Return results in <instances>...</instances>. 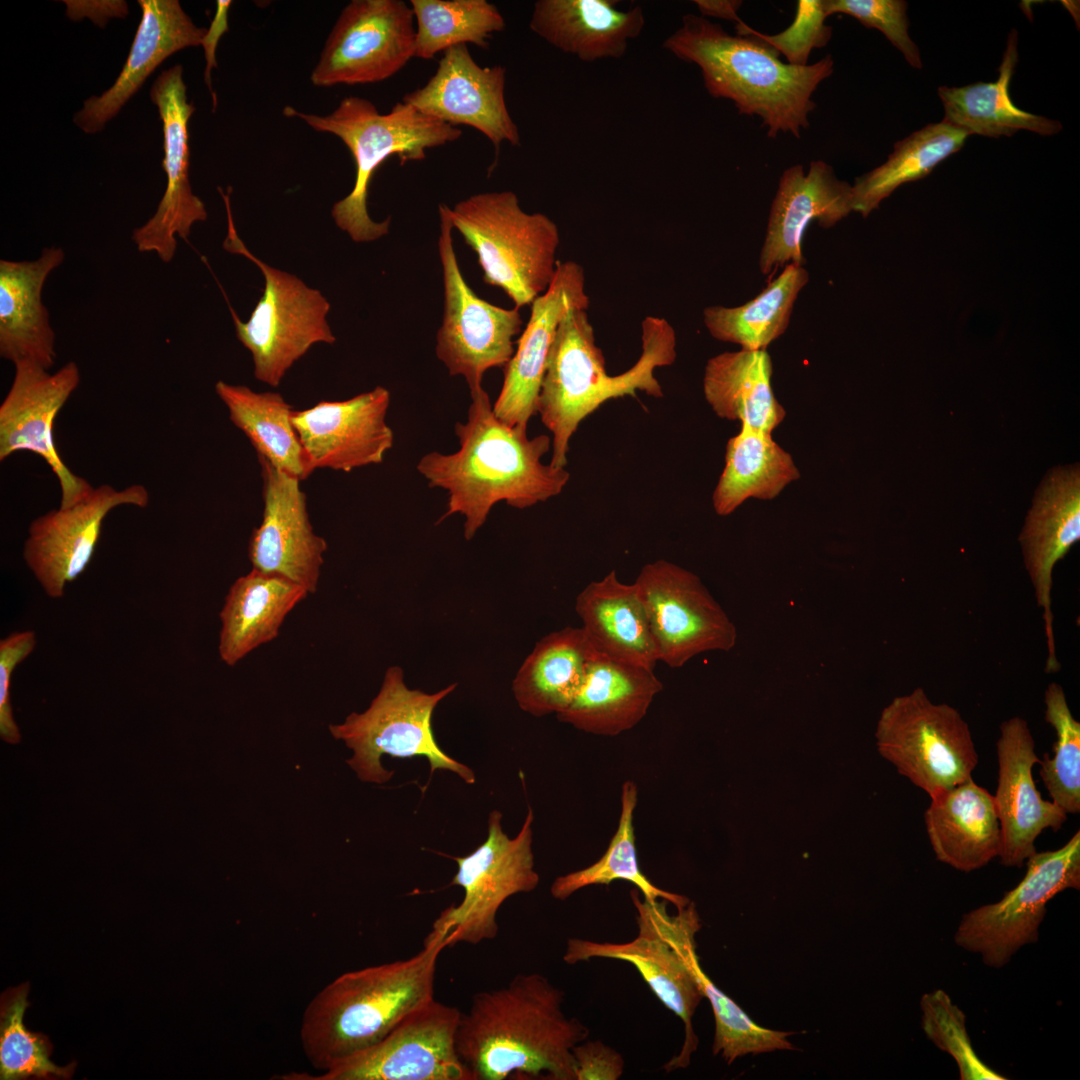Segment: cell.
Here are the masks:
<instances>
[{"mask_svg":"<svg viewBox=\"0 0 1080 1080\" xmlns=\"http://www.w3.org/2000/svg\"><path fill=\"white\" fill-rule=\"evenodd\" d=\"M470 396L467 420L454 427L459 449L427 453L416 466L429 487L447 492L439 522L454 514L464 516L466 540L475 536L497 503L525 509L559 495L570 479L565 468L542 462L551 449L548 435L530 438L527 428L501 421L483 387Z\"/></svg>","mask_w":1080,"mask_h":1080,"instance_id":"1","label":"cell"},{"mask_svg":"<svg viewBox=\"0 0 1080 1080\" xmlns=\"http://www.w3.org/2000/svg\"><path fill=\"white\" fill-rule=\"evenodd\" d=\"M564 992L539 974H518L476 993L455 1043L473 1080H576L572 1050L589 1029L563 1009Z\"/></svg>","mask_w":1080,"mask_h":1080,"instance_id":"2","label":"cell"},{"mask_svg":"<svg viewBox=\"0 0 1080 1080\" xmlns=\"http://www.w3.org/2000/svg\"><path fill=\"white\" fill-rule=\"evenodd\" d=\"M663 47L699 66L711 96L733 101L740 114L760 117L770 138L780 132L800 137L816 106L814 91L834 71L831 55L806 66L784 63L764 41L732 36L718 23L694 14L683 16Z\"/></svg>","mask_w":1080,"mask_h":1080,"instance_id":"3","label":"cell"},{"mask_svg":"<svg viewBox=\"0 0 1080 1080\" xmlns=\"http://www.w3.org/2000/svg\"><path fill=\"white\" fill-rule=\"evenodd\" d=\"M446 945L425 938L405 960L346 972L307 1005L300 1026L308 1061L327 1071L372 1047L411 1013L434 1000L437 960Z\"/></svg>","mask_w":1080,"mask_h":1080,"instance_id":"4","label":"cell"},{"mask_svg":"<svg viewBox=\"0 0 1080 1080\" xmlns=\"http://www.w3.org/2000/svg\"><path fill=\"white\" fill-rule=\"evenodd\" d=\"M642 352L625 372L609 375L595 343L587 309L572 306L563 315L552 344L537 403L543 425L551 432L550 464L565 468L571 437L580 423L608 400L635 396L637 391L661 398L657 368L676 359V334L664 318L647 316L641 324Z\"/></svg>","mask_w":1080,"mask_h":1080,"instance_id":"5","label":"cell"},{"mask_svg":"<svg viewBox=\"0 0 1080 1080\" xmlns=\"http://www.w3.org/2000/svg\"><path fill=\"white\" fill-rule=\"evenodd\" d=\"M283 113L303 120L317 132L337 136L351 152L356 167L354 186L333 205L331 215L338 228L355 242L374 241L389 232L390 218L376 222L367 209L370 181L387 158L397 156L401 165L420 161L428 149L462 136L460 128L429 117L403 101L386 114L379 113L368 99L357 96L343 98L327 115L304 113L290 106L284 107Z\"/></svg>","mask_w":1080,"mask_h":1080,"instance_id":"6","label":"cell"},{"mask_svg":"<svg viewBox=\"0 0 1080 1080\" xmlns=\"http://www.w3.org/2000/svg\"><path fill=\"white\" fill-rule=\"evenodd\" d=\"M636 909L638 932L624 943L567 940L563 960L574 965L592 958L616 959L633 965L661 1003L685 1025V1041L680 1053L664 1065L671 1072L689 1065L697 1048L692 1017L704 998L698 971L695 935L701 928L693 902L669 914L667 901L645 899L635 888L630 892Z\"/></svg>","mask_w":1080,"mask_h":1080,"instance_id":"7","label":"cell"},{"mask_svg":"<svg viewBox=\"0 0 1080 1080\" xmlns=\"http://www.w3.org/2000/svg\"><path fill=\"white\" fill-rule=\"evenodd\" d=\"M453 228L477 254L486 284L501 288L516 308L549 287L560 234L547 215L524 211L512 191L471 195L449 207Z\"/></svg>","mask_w":1080,"mask_h":1080,"instance_id":"8","label":"cell"},{"mask_svg":"<svg viewBox=\"0 0 1080 1080\" xmlns=\"http://www.w3.org/2000/svg\"><path fill=\"white\" fill-rule=\"evenodd\" d=\"M457 687L453 683L435 693L410 689L399 666H390L378 694L369 707L352 712L340 724L329 725L332 736L343 740L353 751L347 764L363 782L383 784L393 776L381 758L425 757L430 775L450 771L465 783L474 784L475 774L467 765L446 754L435 740L432 716L437 705Z\"/></svg>","mask_w":1080,"mask_h":1080,"instance_id":"9","label":"cell"},{"mask_svg":"<svg viewBox=\"0 0 1080 1080\" xmlns=\"http://www.w3.org/2000/svg\"><path fill=\"white\" fill-rule=\"evenodd\" d=\"M218 190L224 200L228 225L223 248L251 260L265 280L262 297L247 321H242L229 306L236 337L251 353L255 378L278 387L287 371L314 344L336 341L327 321L330 303L319 290L307 286L295 275L271 267L248 250L235 229L230 195Z\"/></svg>","mask_w":1080,"mask_h":1080,"instance_id":"10","label":"cell"},{"mask_svg":"<svg viewBox=\"0 0 1080 1080\" xmlns=\"http://www.w3.org/2000/svg\"><path fill=\"white\" fill-rule=\"evenodd\" d=\"M502 814L490 812L486 840L472 853L453 857L457 872L450 886L464 895L458 905L444 909L433 922L428 938L446 947L457 943L479 944L498 935L497 914L502 904L518 893L533 891L539 884L532 851L534 814L529 807L518 834L510 838L502 828Z\"/></svg>","mask_w":1080,"mask_h":1080,"instance_id":"11","label":"cell"},{"mask_svg":"<svg viewBox=\"0 0 1080 1080\" xmlns=\"http://www.w3.org/2000/svg\"><path fill=\"white\" fill-rule=\"evenodd\" d=\"M879 753L930 798L972 777L978 754L959 711L924 689L894 698L878 720Z\"/></svg>","mask_w":1080,"mask_h":1080,"instance_id":"12","label":"cell"},{"mask_svg":"<svg viewBox=\"0 0 1080 1080\" xmlns=\"http://www.w3.org/2000/svg\"><path fill=\"white\" fill-rule=\"evenodd\" d=\"M1026 861L1017 886L964 914L955 931V943L989 967L1005 966L1021 947L1037 942L1047 903L1066 889H1080L1079 830L1061 848L1035 852Z\"/></svg>","mask_w":1080,"mask_h":1080,"instance_id":"13","label":"cell"},{"mask_svg":"<svg viewBox=\"0 0 1080 1080\" xmlns=\"http://www.w3.org/2000/svg\"><path fill=\"white\" fill-rule=\"evenodd\" d=\"M438 252L442 266L444 313L436 355L451 376H462L470 391L482 387L486 371L505 367L515 352L523 320L518 308L505 309L480 297L466 283L453 246L449 206L440 204Z\"/></svg>","mask_w":1080,"mask_h":1080,"instance_id":"14","label":"cell"},{"mask_svg":"<svg viewBox=\"0 0 1080 1080\" xmlns=\"http://www.w3.org/2000/svg\"><path fill=\"white\" fill-rule=\"evenodd\" d=\"M412 8L403 0H352L329 33L310 81L317 87L371 84L415 57Z\"/></svg>","mask_w":1080,"mask_h":1080,"instance_id":"15","label":"cell"},{"mask_svg":"<svg viewBox=\"0 0 1080 1080\" xmlns=\"http://www.w3.org/2000/svg\"><path fill=\"white\" fill-rule=\"evenodd\" d=\"M634 584L658 661L679 668L703 652L735 646L734 623L696 574L661 559L644 565Z\"/></svg>","mask_w":1080,"mask_h":1080,"instance_id":"16","label":"cell"},{"mask_svg":"<svg viewBox=\"0 0 1080 1080\" xmlns=\"http://www.w3.org/2000/svg\"><path fill=\"white\" fill-rule=\"evenodd\" d=\"M461 1011L432 1000L372 1047L316 1077L318 1080H473L455 1043Z\"/></svg>","mask_w":1080,"mask_h":1080,"instance_id":"17","label":"cell"},{"mask_svg":"<svg viewBox=\"0 0 1080 1080\" xmlns=\"http://www.w3.org/2000/svg\"><path fill=\"white\" fill-rule=\"evenodd\" d=\"M150 99L162 121L166 188L153 216L133 230L131 239L139 252L155 253L169 263L176 252V237L186 240L192 226L208 217L204 202L190 184L188 125L195 107L187 99L182 65L160 72L151 86Z\"/></svg>","mask_w":1080,"mask_h":1080,"instance_id":"18","label":"cell"},{"mask_svg":"<svg viewBox=\"0 0 1080 1080\" xmlns=\"http://www.w3.org/2000/svg\"><path fill=\"white\" fill-rule=\"evenodd\" d=\"M79 383V367L73 361L54 373L20 363L0 405V460L17 451L40 456L58 479L61 508L84 500L94 489L65 465L54 441L55 418Z\"/></svg>","mask_w":1080,"mask_h":1080,"instance_id":"19","label":"cell"},{"mask_svg":"<svg viewBox=\"0 0 1080 1080\" xmlns=\"http://www.w3.org/2000/svg\"><path fill=\"white\" fill-rule=\"evenodd\" d=\"M148 490L140 484L117 490L104 484L77 504L51 510L28 528L23 558L47 596L64 595L65 586L87 567L108 513L121 505L145 508Z\"/></svg>","mask_w":1080,"mask_h":1080,"instance_id":"20","label":"cell"},{"mask_svg":"<svg viewBox=\"0 0 1080 1080\" xmlns=\"http://www.w3.org/2000/svg\"><path fill=\"white\" fill-rule=\"evenodd\" d=\"M505 84L503 66H480L463 44L445 50L433 76L402 101L451 126L473 127L498 151L503 142L520 145L519 129L506 105Z\"/></svg>","mask_w":1080,"mask_h":1080,"instance_id":"21","label":"cell"},{"mask_svg":"<svg viewBox=\"0 0 1080 1080\" xmlns=\"http://www.w3.org/2000/svg\"><path fill=\"white\" fill-rule=\"evenodd\" d=\"M390 392L382 386L342 401L294 410L292 422L310 468L351 472L383 462L394 434L386 421Z\"/></svg>","mask_w":1080,"mask_h":1080,"instance_id":"22","label":"cell"},{"mask_svg":"<svg viewBox=\"0 0 1080 1080\" xmlns=\"http://www.w3.org/2000/svg\"><path fill=\"white\" fill-rule=\"evenodd\" d=\"M258 460L263 514L249 541L252 569L284 576L314 594L318 590L327 542L314 532L301 480L261 458Z\"/></svg>","mask_w":1080,"mask_h":1080,"instance_id":"23","label":"cell"},{"mask_svg":"<svg viewBox=\"0 0 1080 1080\" xmlns=\"http://www.w3.org/2000/svg\"><path fill=\"white\" fill-rule=\"evenodd\" d=\"M589 303L583 267L574 261L558 262L549 287L531 303L529 321L504 367L503 384L493 405L501 421L528 427L537 413L541 383L559 323L570 307L588 309Z\"/></svg>","mask_w":1080,"mask_h":1080,"instance_id":"24","label":"cell"},{"mask_svg":"<svg viewBox=\"0 0 1080 1080\" xmlns=\"http://www.w3.org/2000/svg\"><path fill=\"white\" fill-rule=\"evenodd\" d=\"M998 783L994 804L1001 830L1000 863L1022 867L1035 852L1043 830H1059L1067 813L1037 790L1032 768L1039 764L1028 723L1018 716L1000 725L996 743Z\"/></svg>","mask_w":1080,"mask_h":1080,"instance_id":"25","label":"cell"},{"mask_svg":"<svg viewBox=\"0 0 1080 1080\" xmlns=\"http://www.w3.org/2000/svg\"><path fill=\"white\" fill-rule=\"evenodd\" d=\"M1080 539V471L1078 465L1054 468L1041 482L1020 533L1024 563L1036 602L1042 609L1047 645L1045 671L1060 669L1054 637L1052 573Z\"/></svg>","mask_w":1080,"mask_h":1080,"instance_id":"26","label":"cell"},{"mask_svg":"<svg viewBox=\"0 0 1080 1080\" xmlns=\"http://www.w3.org/2000/svg\"><path fill=\"white\" fill-rule=\"evenodd\" d=\"M852 211V186L838 179L831 165L815 160L807 173L801 164L790 166L782 173L771 204L760 271L768 274L790 263L803 266V237L810 223L828 229Z\"/></svg>","mask_w":1080,"mask_h":1080,"instance_id":"27","label":"cell"},{"mask_svg":"<svg viewBox=\"0 0 1080 1080\" xmlns=\"http://www.w3.org/2000/svg\"><path fill=\"white\" fill-rule=\"evenodd\" d=\"M138 4L142 17L119 76L102 94L86 99L73 116L86 134L102 131L165 59L201 46L207 28L196 26L178 0H138Z\"/></svg>","mask_w":1080,"mask_h":1080,"instance_id":"28","label":"cell"},{"mask_svg":"<svg viewBox=\"0 0 1080 1080\" xmlns=\"http://www.w3.org/2000/svg\"><path fill=\"white\" fill-rule=\"evenodd\" d=\"M65 259L61 247H45L34 260H0V356L15 365L46 370L55 364V332L42 301L48 276Z\"/></svg>","mask_w":1080,"mask_h":1080,"instance_id":"29","label":"cell"},{"mask_svg":"<svg viewBox=\"0 0 1080 1080\" xmlns=\"http://www.w3.org/2000/svg\"><path fill=\"white\" fill-rule=\"evenodd\" d=\"M662 689L654 669L594 654L574 699L556 716L586 733L617 736L645 717Z\"/></svg>","mask_w":1080,"mask_h":1080,"instance_id":"30","label":"cell"},{"mask_svg":"<svg viewBox=\"0 0 1080 1080\" xmlns=\"http://www.w3.org/2000/svg\"><path fill=\"white\" fill-rule=\"evenodd\" d=\"M614 0H538L530 29L550 45L585 62L620 58L645 24L642 7L618 10Z\"/></svg>","mask_w":1080,"mask_h":1080,"instance_id":"31","label":"cell"},{"mask_svg":"<svg viewBox=\"0 0 1080 1080\" xmlns=\"http://www.w3.org/2000/svg\"><path fill=\"white\" fill-rule=\"evenodd\" d=\"M924 822L936 859L956 870L971 872L999 856L993 795L972 777L931 798Z\"/></svg>","mask_w":1080,"mask_h":1080,"instance_id":"32","label":"cell"},{"mask_svg":"<svg viewBox=\"0 0 1080 1080\" xmlns=\"http://www.w3.org/2000/svg\"><path fill=\"white\" fill-rule=\"evenodd\" d=\"M575 611L595 655L654 669L658 662L648 618L636 585L612 570L576 597Z\"/></svg>","mask_w":1080,"mask_h":1080,"instance_id":"33","label":"cell"},{"mask_svg":"<svg viewBox=\"0 0 1080 1080\" xmlns=\"http://www.w3.org/2000/svg\"><path fill=\"white\" fill-rule=\"evenodd\" d=\"M309 593L296 582L255 569L230 586L219 614V657L234 666L279 635L287 615Z\"/></svg>","mask_w":1080,"mask_h":1080,"instance_id":"34","label":"cell"},{"mask_svg":"<svg viewBox=\"0 0 1080 1080\" xmlns=\"http://www.w3.org/2000/svg\"><path fill=\"white\" fill-rule=\"evenodd\" d=\"M1017 44L1018 33L1012 29L996 81L938 88L944 107V121L969 135L991 138L1012 136L1020 130L1051 136L1062 130L1059 121L1027 112L1014 105L1009 86L1018 62Z\"/></svg>","mask_w":1080,"mask_h":1080,"instance_id":"35","label":"cell"},{"mask_svg":"<svg viewBox=\"0 0 1080 1080\" xmlns=\"http://www.w3.org/2000/svg\"><path fill=\"white\" fill-rule=\"evenodd\" d=\"M772 373L766 350L718 354L704 369L705 399L717 416L772 433L786 415L774 395Z\"/></svg>","mask_w":1080,"mask_h":1080,"instance_id":"36","label":"cell"},{"mask_svg":"<svg viewBox=\"0 0 1080 1080\" xmlns=\"http://www.w3.org/2000/svg\"><path fill=\"white\" fill-rule=\"evenodd\" d=\"M593 655L581 627H564L543 637L512 682L519 708L536 717L565 710L577 694Z\"/></svg>","mask_w":1080,"mask_h":1080,"instance_id":"37","label":"cell"},{"mask_svg":"<svg viewBox=\"0 0 1080 1080\" xmlns=\"http://www.w3.org/2000/svg\"><path fill=\"white\" fill-rule=\"evenodd\" d=\"M215 391L229 419L240 429L258 458L299 480L313 472L292 422L294 409L278 392H256L219 380Z\"/></svg>","mask_w":1080,"mask_h":1080,"instance_id":"38","label":"cell"},{"mask_svg":"<svg viewBox=\"0 0 1080 1080\" xmlns=\"http://www.w3.org/2000/svg\"><path fill=\"white\" fill-rule=\"evenodd\" d=\"M800 477L791 455L770 432L741 424L726 446L725 466L712 495L715 512L733 513L745 500H771Z\"/></svg>","mask_w":1080,"mask_h":1080,"instance_id":"39","label":"cell"},{"mask_svg":"<svg viewBox=\"0 0 1080 1080\" xmlns=\"http://www.w3.org/2000/svg\"><path fill=\"white\" fill-rule=\"evenodd\" d=\"M809 273L803 266L787 264L754 299L737 307L710 306L703 321L710 335L744 350H766L787 329L799 292Z\"/></svg>","mask_w":1080,"mask_h":1080,"instance_id":"40","label":"cell"},{"mask_svg":"<svg viewBox=\"0 0 1080 1080\" xmlns=\"http://www.w3.org/2000/svg\"><path fill=\"white\" fill-rule=\"evenodd\" d=\"M969 134L942 120L930 123L894 144L886 162L855 180L853 211L867 217L904 183L924 178L958 152Z\"/></svg>","mask_w":1080,"mask_h":1080,"instance_id":"41","label":"cell"},{"mask_svg":"<svg viewBox=\"0 0 1080 1080\" xmlns=\"http://www.w3.org/2000/svg\"><path fill=\"white\" fill-rule=\"evenodd\" d=\"M638 801L635 782L627 780L621 789V810L618 827L603 856L592 865L558 876L550 887L553 898L564 901L582 888L609 885L615 880L633 884L645 899H662L677 909L690 901L685 896L654 885L641 871L636 853L634 811Z\"/></svg>","mask_w":1080,"mask_h":1080,"instance_id":"42","label":"cell"},{"mask_svg":"<svg viewBox=\"0 0 1080 1080\" xmlns=\"http://www.w3.org/2000/svg\"><path fill=\"white\" fill-rule=\"evenodd\" d=\"M410 6L416 24L415 57L425 60L468 43L486 49L492 35L506 27L501 12L487 0H411Z\"/></svg>","mask_w":1080,"mask_h":1080,"instance_id":"43","label":"cell"},{"mask_svg":"<svg viewBox=\"0 0 1080 1080\" xmlns=\"http://www.w3.org/2000/svg\"><path fill=\"white\" fill-rule=\"evenodd\" d=\"M29 982L9 988L0 998V1079H70L77 1063L57 1066L50 1060L49 1038L27 1030L23 1023L29 1006Z\"/></svg>","mask_w":1080,"mask_h":1080,"instance_id":"44","label":"cell"},{"mask_svg":"<svg viewBox=\"0 0 1080 1080\" xmlns=\"http://www.w3.org/2000/svg\"><path fill=\"white\" fill-rule=\"evenodd\" d=\"M1045 720L1056 733L1053 757L1043 754L1040 776L1053 802L1067 814L1080 812V723L1073 717L1064 690L1052 682L1044 693Z\"/></svg>","mask_w":1080,"mask_h":1080,"instance_id":"45","label":"cell"},{"mask_svg":"<svg viewBox=\"0 0 1080 1080\" xmlns=\"http://www.w3.org/2000/svg\"><path fill=\"white\" fill-rule=\"evenodd\" d=\"M698 978L704 997L711 1005L715 1019L712 1051L731 1064L738 1057L775 1050L793 1049L788 1041L792 1033L758 1026L700 968Z\"/></svg>","mask_w":1080,"mask_h":1080,"instance_id":"46","label":"cell"},{"mask_svg":"<svg viewBox=\"0 0 1080 1080\" xmlns=\"http://www.w3.org/2000/svg\"><path fill=\"white\" fill-rule=\"evenodd\" d=\"M920 1006L923 1031L935 1046L955 1060L960 1079H1006L977 1056L967 1033L965 1014L945 991L937 989L925 993Z\"/></svg>","mask_w":1080,"mask_h":1080,"instance_id":"47","label":"cell"},{"mask_svg":"<svg viewBox=\"0 0 1080 1080\" xmlns=\"http://www.w3.org/2000/svg\"><path fill=\"white\" fill-rule=\"evenodd\" d=\"M826 17L822 0H799L794 21L778 34L760 33L743 21L735 25V30L737 36L764 41L783 54L788 64L806 66L812 49L826 46L831 39L833 29L825 24Z\"/></svg>","mask_w":1080,"mask_h":1080,"instance_id":"48","label":"cell"},{"mask_svg":"<svg viewBox=\"0 0 1080 1080\" xmlns=\"http://www.w3.org/2000/svg\"><path fill=\"white\" fill-rule=\"evenodd\" d=\"M822 6L827 16L835 13L846 14L857 19L866 28L879 30L913 68H922L919 48L908 32L906 1L822 0Z\"/></svg>","mask_w":1080,"mask_h":1080,"instance_id":"49","label":"cell"},{"mask_svg":"<svg viewBox=\"0 0 1080 1080\" xmlns=\"http://www.w3.org/2000/svg\"><path fill=\"white\" fill-rule=\"evenodd\" d=\"M36 642V635L30 630L11 633L0 642V732L9 742L19 739L9 699L11 677L15 667L34 650Z\"/></svg>","mask_w":1080,"mask_h":1080,"instance_id":"50","label":"cell"},{"mask_svg":"<svg viewBox=\"0 0 1080 1080\" xmlns=\"http://www.w3.org/2000/svg\"><path fill=\"white\" fill-rule=\"evenodd\" d=\"M576 1080H618L624 1072L622 1055L600 1040L587 1039L573 1050Z\"/></svg>","mask_w":1080,"mask_h":1080,"instance_id":"51","label":"cell"},{"mask_svg":"<svg viewBox=\"0 0 1080 1080\" xmlns=\"http://www.w3.org/2000/svg\"><path fill=\"white\" fill-rule=\"evenodd\" d=\"M232 5L231 0H217L216 12L210 23V26L206 29L203 36L201 46L204 50V56L206 60V66L204 71L205 83L212 95L213 107H216V95L212 88L211 73L214 68L217 67L216 62V49L218 43L224 33L229 31L228 14Z\"/></svg>","mask_w":1080,"mask_h":1080,"instance_id":"52","label":"cell"},{"mask_svg":"<svg viewBox=\"0 0 1080 1080\" xmlns=\"http://www.w3.org/2000/svg\"><path fill=\"white\" fill-rule=\"evenodd\" d=\"M702 17H715L732 21L736 24L742 20L738 16V10L742 5L740 0H694Z\"/></svg>","mask_w":1080,"mask_h":1080,"instance_id":"53","label":"cell"}]
</instances>
